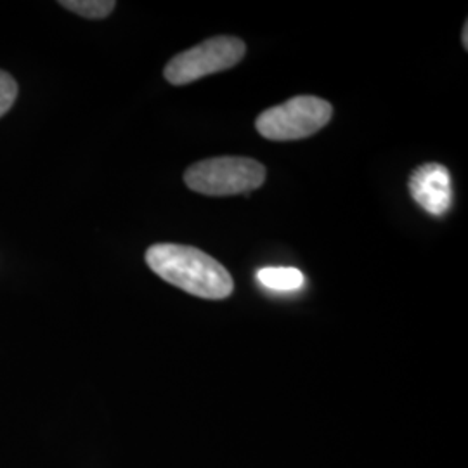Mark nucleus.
I'll use <instances>...</instances> for the list:
<instances>
[{
	"instance_id": "1",
	"label": "nucleus",
	"mask_w": 468,
	"mask_h": 468,
	"mask_svg": "<svg viewBox=\"0 0 468 468\" xmlns=\"http://www.w3.org/2000/svg\"><path fill=\"white\" fill-rule=\"evenodd\" d=\"M146 262L162 280L195 297L222 301L233 293L231 274L214 257L195 247L158 243L146 251Z\"/></svg>"
},
{
	"instance_id": "2",
	"label": "nucleus",
	"mask_w": 468,
	"mask_h": 468,
	"mask_svg": "<svg viewBox=\"0 0 468 468\" xmlns=\"http://www.w3.org/2000/svg\"><path fill=\"white\" fill-rule=\"evenodd\" d=\"M266 181V167L247 156H218L201 160L186 170L185 183L207 197L250 193Z\"/></svg>"
},
{
	"instance_id": "3",
	"label": "nucleus",
	"mask_w": 468,
	"mask_h": 468,
	"mask_svg": "<svg viewBox=\"0 0 468 468\" xmlns=\"http://www.w3.org/2000/svg\"><path fill=\"white\" fill-rule=\"evenodd\" d=\"M334 115L328 101L314 96H297L272 106L257 118L259 134L269 141H295L319 133Z\"/></svg>"
},
{
	"instance_id": "4",
	"label": "nucleus",
	"mask_w": 468,
	"mask_h": 468,
	"mask_svg": "<svg viewBox=\"0 0 468 468\" xmlns=\"http://www.w3.org/2000/svg\"><path fill=\"white\" fill-rule=\"evenodd\" d=\"M245 52L247 46L238 37H214L172 58L165 67V79L172 85L191 84L207 75L236 67Z\"/></svg>"
},
{
	"instance_id": "5",
	"label": "nucleus",
	"mask_w": 468,
	"mask_h": 468,
	"mask_svg": "<svg viewBox=\"0 0 468 468\" xmlns=\"http://www.w3.org/2000/svg\"><path fill=\"white\" fill-rule=\"evenodd\" d=\"M410 193L431 216H444L452 208V201L450 170L441 164L421 165L410 177Z\"/></svg>"
},
{
	"instance_id": "6",
	"label": "nucleus",
	"mask_w": 468,
	"mask_h": 468,
	"mask_svg": "<svg viewBox=\"0 0 468 468\" xmlns=\"http://www.w3.org/2000/svg\"><path fill=\"white\" fill-rule=\"evenodd\" d=\"M257 280L262 286L276 292H295L305 283V278L299 269L266 268L257 272Z\"/></svg>"
},
{
	"instance_id": "7",
	"label": "nucleus",
	"mask_w": 468,
	"mask_h": 468,
	"mask_svg": "<svg viewBox=\"0 0 468 468\" xmlns=\"http://www.w3.org/2000/svg\"><path fill=\"white\" fill-rule=\"evenodd\" d=\"M59 4L67 7L68 11L89 19H102L110 16L115 9L113 0H63Z\"/></svg>"
},
{
	"instance_id": "8",
	"label": "nucleus",
	"mask_w": 468,
	"mask_h": 468,
	"mask_svg": "<svg viewBox=\"0 0 468 468\" xmlns=\"http://www.w3.org/2000/svg\"><path fill=\"white\" fill-rule=\"evenodd\" d=\"M16 96V80L7 71L0 69V117H4L11 110Z\"/></svg>"
},
{
	"instance_id": "9",
	"label": "nucleus",
	"mask_w": 468,
	"mask_h": 468,
	"mask_svg": "<svg viewBox=\"0 0 468 468\" xmlns=\"http://www.w3.org/2000/svg\"><path fill=\"white\" fill-rule=\"evenodd\" d=\"M463 46H465V49L468 48V23H465V27H463Z\"/></svg>"
}]
</instances>
